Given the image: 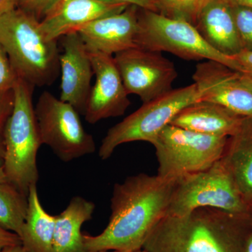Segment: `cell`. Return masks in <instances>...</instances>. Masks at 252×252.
Wrapping results in <instances>:
<instances>
[{
  "mask_svg": "<svg viewBox=\"0 0 252 252\" xmlns=\"http://www.w3.org/2000/svg\"><path fill=\"white\" fill-rule=\"evenodd\" d=\"M177 180L140 173L116 184L108 225L100 234H83L84 252L142 250L151 230L166 216Z\"/></svg>",
  "mask_w": 252,
  "mask_h": 252,
  "instance_id": "obj_1",
  "label": "cell"
},
{
  "mask_svg": "<svg viewBox=\"0 0 252 252\" xmlns=\"http://www.w3.org/2000/svg\"><path fill=\"white\" fill-rule=\"evenodd\" d=\"M252 231V215L212 207L182 216L166 215L144 242L147 252H245Z\"/></svg>",
  "mask_w": 252,
  "mask_h": 252,
  "instance_id": "obj_2",
  "label": "cell"
},
{
  "mask_svg": "<svg viewBox=\"0 0 252 252\" xmlns=\"http://www.w3.org/2000/svg\"><path fill=\"white\" fill-rule=\"evenodd\" d=\"M0 44L19 79L31 85H52L60 74L58 40H50L40 21L20 8L0 15Z\"/></svg>",
  "mask_w": 252,
  "mask_h": 252,
  "instance_id": "obj_3",
  "label": "cell"
},
{
  "mask_svg": "<svg viewBox=\"0 0 252 252\" xmlns=\"http://www.w3.org/2000/svg\"><path fill=\"white\" fill-rule=\"evenodd\" d=\"M34 86L18 79L14 88V104L5 126L3 162L6 180L28 195L39 180L36 157L41 143L32 102Z\"/></svg>",
  "mask_w": 252,
  "mask_h": 252,
  "instance_id": "obj_4",
  "label": "cell"
},
{
  "mask_svg": "<svg viewBox=\"0 0 252 252\" xmlns=\"http://www.w3.org/2000/svg\"><path fill=\"white\" fill-rule=\"evenodd\" d=\"M140 10L141 12L138 9V31L135 39L137 47L170 53L187 61L212 60L243 72L233 57L212 48L191 23L149 10Z\"/></svg>",
  "mask_w": 252,
  "mask_h": 252,
  "instance_id": "obj_5",
  "label": "cell"
},
{
  "mask_svg": "<svg viewBox=\"0 0 252 252\" xmlns=\"http://www.w3.org/2000/svg\"><path fill=\"white\" fill-rule=\"evenodd\" d=\"M200 207L252 215L251 205L220 160L207 170L177 179L166 215L182 216Z\"/></svg>",
  "mask_w": 252,
  "mask_h": 252,
  "instance_id": "obj_6",
  "label": "cell"
},
{
  "mask_svg": "<svg viewBox=\"0 0 252 252\" xmlns=\"http://www.w3.org/2000/svg\"><path fill=\"white\" fill-rule=\"evenodd\" d=\"M195 84L172 89L158 98L143 103L135 112L113 126L99 147L98 155L107 160L123 144L143 141L153 144L164 127L189 104L200 100Z\"/></svg>",
  "mask_w": 252,
  "mask_h": 252,
  "instance_id": "obj_7",
  "label": "cell"
},
{
  "mask_svg": "<svg viewBox=\"0 0 252 252\" xmlns=\"http://www.w3.org/2000/svg\"><path fill=\"white\" fill-rule=\"evenodd\" d=\"M228 138L167 126L152 144L158 162L157 175L176 180L207 170L221 158Z\"/></svg>",
  "mask_w": 252,
  "mask_h": 252,
  "instance_id": "obj_8",
  "label": "cell"
},
{
  "mask_svg": "<svg viewBox=\"0 0 252 252\" xmlns=\"http://www.w3.org/2000/svg\"><path fill=\"white\" fill-rule=\"evenodd\" d=\"M41 143L63 162L95 152L94 137L88 133L77 109L48 91L39 96L34 107Z\"/></svg>",
  "mask_w": 252,
  "mask_h": 252,
  "instance_id": "obj_9",
  "label": "cell"
},
{
  "mask_svg": "<svg viewBox=\"0 0 252 252\" xmlns=\"http://www.w3.org/2000/svg\"><path fill=\"white\" fill-rule=\"evenodd\" d=\"M114 59L127 94L138 96L143 103L172 90L177 71L162 53L137 46L114 55Z\"/></svg>",
  "mask_w": 252,
  "mask_h": 252,
  "instance_id": "obj_10",
  "label": "cell"
},
{
  "mask_svg": "<svg viewBox=\"0 0 252 252\" xmlns=\"http://www.w3.org/2000/svg\"><path fill=\"white\" fill-rule=\"evenodd\" d=\"M200 100L220 104L242 117H252V77L222 63H198L193 74Z\"/></svg>",
  "mask_w": 252,
  "mask_h": 252,
  "instance_id": "obj_11",
  "label": "cell"
},
{
  "mask_svg": "<svg viewBox=\"0 0 252 252\" xmlns=\"http://www.w3.org/2000/svg\"><path fill=\"white\" fill-rule=\"evenodd\" d=\"M90 54L95 82L91 88L84 116L86 122L94 124L124 115L130 102L114 56Z\"/></svg>",
  "mask_w": 252,
  "mask_h": 252,
  "instance_id": "obj_12",
  "label": "cell"
},
{
  "mask_svg": "<svg viewBox=\"0 0 252 252\" xmlns=\"http://www.w3.org/2000/svg\"><path fill=\"white\" fill-rule=\"evenodd\" d=\"M61 39L63 50L60 54V99L70 104L84 115L94 76L91 54L78 32L71 33Z\"/></svg>",
  "mask_w": 252,
  "mask_h": 252,
  "instance_id": "obj_13",
  "label": "cell"
},
{
  "mask_svg": "<svg viewBox=\"0 0 252 252\" xmlns=\"http://www.w3.org/2000/svg\"><path fill=\"white\" fill-rule=\"evenodd\" d=\"M138 9L129 5L118 14L99 18L77 32L90 54L114 56L122 51L137 47Z\"/></svg>",
  "mask_w": 252,
  "mask_h": 252,
  "instance_id": "obj_14",
  "label": "cell"
},
{
  "mask_svg": "<svg viewBox=\"0 0 252 252\" xmlns=\"http://www.w3.org/2000/svg\"><path fill=\"white\" fill-rule=\"evenodd\" d=\"M128 6L114 0H59L40 21L41 29L47 39L59 40L95 20L122 12Z\"/></svg>",
  "mask_w": 252,
  "mask_h": 252,
  "instance_id": "obj_15",
  "label": "cell"
},
{
  "mask_svg": "<svg viewBox=\"0 0 252 252\" xmlns=\"http://www.w3.org/2000/svg\"><path fill=\"white\" fill-rule=\"evenodd\" d=\"M194 26L220 54L233 57L243 50L231 6L224 0H205Z\"/></svg>",
  "mask_w": 252,
  "mask_h": 252,
  "instance_id": "obj_16",
  "label": "cell"
},
{
  "mask_svg": "<svg viewBox=\"0 0 252 252\" xmlns=\"http://www.w3.org/2000/svg\"><path fill=\"white\" fill-rule=\"evenodd\" d=\"M242 119L220 104L200 99L182 109L170 125L203 135L230 137Z\"/></svg>",
  "mask_w": 252,
  "mask_h": 252,
  "instance_id": "obj_17",
  "label": "cell"
},
{
  "mask_svg": "<svg viewBox=\"0 0 252 252\" xmlns=\"http://www.w3.org/2000/svg\"><path fill=\"white\" fill-rule=\"evenodd\" d=\"M220 160L233 177L240 193L251 205L252 117H243L236 131L228 137Z\"/></svg>",
  "mask_w": 252,
  "mask_h": 252,
  "instance_id": "obj_18",
  "label": "cell"
},
{
  "mask_svg": "<svg viewBox=\"0 0 252 252\" xmlns=\"http://www.w3.org/2000/svg\"><path fill=\"white\" fill-rule=\"evenodd\" d=\"M95 205L81 196L73 197L69 205L56 215L53 252H84L81 226L91 220Z\"/></svg>",
  "mask_w": 252,
  "mask_h": 252,
  "instance_id": "obj_19",
  "label": "cell"
},
{
  "mask_svg": "<svg viewBox=\"0 0 252 252\" xmlns=\"http://www.w3.org/2000/svg\"><path fill=\"white\" fill-rule=\"evenodd\" d=\"M55 216L41 205L36 185L30 188L27 216L20 235L23 248L28 252H53Z\"/></svg>",
  "mask_w": 252,
  "mask_h": 252,
  "instance_id": "obj_20",
  "label": "cell"
},
{
  "mask_svg": "<svg viewBox=\"0 0 252 252\" xmlns=\"http://www.w3.org/2000/svg\"><path fill=\"white\" fill-rule=\"evenodd\" d=\"M28 195L8 181L0 182V227L21 234L27 216Z\"/></svg>",
  "mask_w": 252,
  "mask_h": 252,
  "instance_id": "obj_21",
  "label": "cell"
},
{
  "mask_svg": "<svg viewBox=\"0 0 252 252\" xmlns=\"http://www.w3.org/2000/svg\"><path fill=\"white\" fill-rule=\"evenodd\" d=\"M159 14L193 25L205 0H156Z\"/></svg>",
  "mask_w": 252,
  "mask_h": 252,
  "instance_id": "obj_22",
  "label": "cell"
},
{
  "mask_svg": "<svg viewBox=\"0 0 252 252\" xmlns=\"http://www.w3.org/2000/svg\"><path fill=\"white\" fill-rule=\"evenodd\" d=\"M230 6L243 51H252V8L239 5Z\"/></svg>",
  "mask_w": 252,
  "mask_h": 252,
  "instance_id": "obj_23",
  "label": "cell"
},
{
  "mask_svg": "<svg viewBox=\"0 0 252 252\" xmlns=\"http://www.w3.org/2000/svg\"><path fill=\"white\" fill-rule=\"evenodd\" d=\"M18 79L7 54L0 44V95L14 90Z\"/></svg>",
  "mask_w": 252,
  "mask_h": 252,
  "instance_id": "obj_24",
  "label": "cell"
},
{
  "mask_svg": "<svg viewBox=\"0 0 252 252\" xmlns=\"http://www.w3.org/2000/svg\"><path fill=\"white\" fill-rule=\"evenodd\" d=\"M14 104V91L0 95V166L2 167L4 157V133L5 126L12 112Z\"/></svg>",
  "mask_w": 252,
  "mask_h": 252,
  "instance_id": "obj_25",
  "label": "cell"
},
{
  "mask_svg": "<svg viewBox=\"0 0 252 252\" xmlns=\"http://www.w3.org/2000/svg\"><path fill=\"white\" fill-rule=\"evenodd\" d=\"M59 0H19L18 7L42 21Z\"/></svg>",
  "mask_w": 252,
  "mask_h": 252,
  "instance_id": "obj_26",
  "label": "cell"
},
{
  "mask_svg": "<svg viewBox=\"0 0 252 252\" xmlns=\"http://www.w3.org/2000/svg\"><path fill=\"white\" fill-rule=\"evenodd\" d=\"M19 245H22V242L17 234L0 227V252L8 247Z\"/></svg>",
  "mask_w": 252,
  "mask_h": 252,
  "instance_id": "obj_27",
  "label": "cell"
},
{
  "mask_svg": "<svg viewBox=\"0 0 252 252\" xmlns=\"http://www.w3.org/2000/svg\"><path fill=\"white\" fill-rule=\"evenodd\" d=\"M233 58L239 63L243 72L252 77V51H242Z\"/></svg>",
  "mask_w": 252,
  "mask_h": 252,
  "instance_id": "obj_28",
  "label": "cell"
},
{
  "mask_svg": "<svg viewBox=\"0 0 252 252\" xmlns=\"http://www.w3.org/2000/svg\"><path fill=\"white\" fill-rule=\"evenodd\" d=\"M128 5H135L140 9L149 10L158 13V8L156 0H114Z\"/></svg>",
  "mask_w": 252,
  "mask_h": 252,
  "instance_id": "obj_29",
  "label": "cell"
},
{
  "mask_svg": "<svg viewBox=\"0 0 252 252\" xmlns=\"http://www.w3.org/2000/svg\"><path fill=\"white\" fill-rule=\"evenodd\" d=\"M19 0H0V15L18 7Z\"/></svg>",
  "mask_w": 252,
  "mask_h": 252,
  "instance_id": "obj_30",
  "label": "cell"
},
{
  "mask_svg": "<svg viewBox=\"0 0 252 252\" xmlns=\"http://www.w3.org/2000/svg\"><path fill=\"white\" fill-rule=\"evenodd\" d=\"M230 6L239 5V6H248L252 8V0H224Z\"/></svg>",
  "mask_w": 252,
  "mask_h": 252,
  "instance_id": "obj_31",
  "label": "cell"
},
{
  "mask_svg": "<svg viewBox=\"0 0 252 252\" xmlns=\"http://www.w3.org/2000/svg\"><path fill=\"white\" fill-rule=\"evenodd\" d=\"M0 252H28L23 248L22 245H15V246L8 247L1 250Z\"/></svg>",
  "mask_w": 252,
  "mask_h": 252,
  "instance_id": "obj_32",
  "label": "cell"
},
{
  "mask_svg": "<svg viewBox=\"0 0 252 252\" xmlns=\"http://www.w3.org/2000/svg\"><path fill=\"white\" fill-rule=\"evenodd\" d=\"M245 252H252V231L249 236L248 242H247Z\"/></svg>",
  "mask_w": 252,
  "mask_h": 252,
  "instance_id": "obj_33",
  "label": "cell"
},
{
  "mask_svg": "<svg viewBox=\"0 0 252 252\" xmlns=\"http://www.w3.org/2000/svg\"><path fill=\"white\" fill-rule=\"evenodd\" d=\"M6 180V175H5L4 170H3V167L0 166V182H5Z\"/></svg>",
  "mask_w": 252,
  "mask_h": 252,
  "instance_id": "obj_34",
  "label": "cell"
},
{
  "mask_svg": "<svg viewBox=\"0 0 252 252\" xmlns=\"http://www.w3.org/2000/svg\"><path fill=\"white\" fill-rule=\"evenodd\" d=\"M84 252H120L114 251V250H110V251H105V250H100V251H86Z\"/></svg>",
  "mask_w": 252,
  "mask_h": 252,
  "instance_id": "obj_35",
  "label": "cell"
},
{
  "mask_svg": "<svg viewBox=\"0 0 252 252\" xmlns=\"http://www.w3.org/2000/svg\"><path fill=\"white\" fill-rule=\"evenodd\" d=\"M147 252L144 251V250H139V251H137V252Z\"/></svg>",
  "mask_w": 252,
  "mask_h": 252,
  "instance_id": "obj_36",
  "label": "cell"
},
{
  "mask_svg": "<svg viewBox=\"0 0 252 252\" xmlns=\"http://www.w3.org/2000/svg\"><path fill=\"white\" fill-rule=\"evenodd\" d=\"M251 206H252V202H251Z\"/></svg>",
  "mask_w": 252,
  "mask_h": 252,
  "instance_id": "obj_37",
  "label": "cell"
}]
</instances>
